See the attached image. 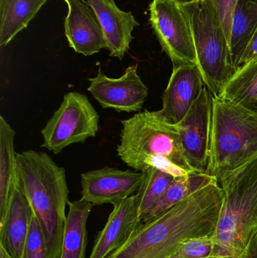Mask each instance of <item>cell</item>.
<instances>
[{
  "label": "cell",
  "instance_id": "cell-1",
  "mask_svg": "<svg viewBox=\"0 0 257 258\" xmlns=\"http://www.w3.org/2000/svg\"><path fill=\"white\" fill-rule=\"evenodd\" d=\"M223 198L218 182L208 185L143 223L123 246L106 258H168L190 239L212 236Z\"/></svg>",
  "mask_w": 257,
  "mask_h": 258
},
{
  "label": "cell",
  "instance_id": "cell-2",
  "mask_svg": "<svg viewBox=\"0 0 257 258\" xmlns=\"http://www.w3.org/2000/svg\"><path fill=\"white\" fill-rule=\"evenodd\" d=\"M122 123L116 150L128 166L143 173L156 168L175 178L198 173L186 159L178 125L158 110L138 112Z\"/></svg>",
  "mask_w": 257,
  "mask_h": 258
},
{
  "label": "cell",
  "instance_id": "cell-3",
  "mask_svg": "<svg viewBox=\"0 0 257 258\" xmlns=\"http://www.w3.org/2000/svg\"><path fill=\"white\" fill-rule=\"evenodd\" d=\"M18 180L45 236L48 258H61L69 188L66 170L47 153H17Z\"/></svg>",
  "mask_w": 257,
  "mask_h": 258
},
{
  "label": "cell",
  "instance_id": "cell-4",
  "mask_svg": "<svg viewBox=\"0 0 257 258\" xmlns=\"http://www.w3.org/2000/svg\"><path fill=\"white\" fill-rule=\"evenodd\" d=\"M220 183L224 198L209 258H238L257 231V157Z\"/></svg>",
  "mask_w": 257,
  "mask_h": 258
},
{
  "label": "cell",
  "instance_id": "cell-5",
  "mask_svg": "<svg viewBox=\"0 0 257 258\" xmlns=\"http://www.w3.org/2000/svg\"><path fill=\"white\" fill-rule=\"evenodd\" d=\"M257 157V113L213 98L209 165L218 183Z\"/></svg>",
  "mask_w": 257,
  "mask_h": 258
},
{
  "label": "cell",
  "instance_id": "cell-6",
  "mask_svg": "<svg viewBox=\"0 0 257 258\" xmlns=\"http://www.w3.org/2000/svg\"><path fill=\"white\" fill-rule=\"evenodd\" d=\"M181 5L191 26L197 65L204 83L213 96H220L236 71L227 38L212 2L201 0Z\"/></svg>",
  "mask_w": 257,
  "mask_h": 258
},
{
  "label": "cell",
  "instance_id": "cell-7",
  "mask_svg": "<svg viewBox=\"0 0 257 258\" xmlns=\"http://www.w3.org/2000/svg\"><path fill=\"white\" fill-rule=\"evenodd\" d=\"M99 129V114L84 94L70 92L42 129V147L54 154L78 143L95 138Z\"/></svg>",
  "mask_w": 257,
  "mask_h": 258
},
{
  "label": "cell",
  "instance_id": "cell-8",
  "mask_svg": "<svg viewBox=\"0 0 257 258\" xmlns=\"http://www.w3.org/2000/svg\"><path fill=\"white\" fill-rule=\"evenodd\" d=\"M149 12V24L174 68L197 64L191 26L181 5L175 0H152Z\"/></svg>",
  "mask_w": 257,
  "mask_h": 258
},
{
  "label": "cell",
  "instance_id": "cell-9",
  "mask_svg": "<svg viewBox=\"0 0 257 258\" xmlns=\"http://www.w3.org/2000/svg\"><path fill=\"white\" fill-rule=\"evenodd\" d=\"M213 98L205 86L188 113L177 124L186 159L198 173H207L209 165Z\"/></svg>",
  "mask_w": 257,
  "mask_h": 258
},
{
  "label": "cell",
  "instance_id": "cell-10",
  "mask_svg": "<svg viewBox=\"0 0 257 258\" xmlns=\"http://www.w3.org/2000/svg\"><path fill=\"white\" fill-rule=\"evenodd\" d=\"M88 91L104 109L117 112H140L149 95V89L137 73V64L125 70L119 78H110L101 68L93 78L89 79Z\"/></svg>",
  "mask_w": 257,
  "mask_h": 258
},
{
  "label": "cell",
  "instance_id": "cell-11",
  "mask_svg": "<svg viewBox=\"0 0 257 258\" xmlns=\"http://www.w3.org/2000/svg\"><path fill=\"white\" fill-rule=\"evenodd\" d=\"M145 174L105 166L81 174V198L94 206L112 204L137 194Z\"/></svg>",
  "mask_w": 257,
  "mask_h": 258
},
{
  "label": "cell",
  "instance_id": "cell-12",
  "mask_svg": "<svg viewBox=\"0 0 257 258\" xmlns=\"http://www.w3.org/2000/svg\"><path fill=\"white\" fill-rule=\"evenodd\" d=\"M107 224L95 239L89 258H106L123 246L143 224L135 194L113 203Z\"/></svg>",
  "mask_w": 257,
  "mask_h": 258
},
{
  "label": "cell",
  "instance_id": "cell-13",
  "mask_svg": "<svg viewBox=\"0 0 257 258\" xmlns=\"http://www.w3.org/2000/svg\"><path fill=\"white\" fill-rule=\"evenodd\" d=\"M68 6L65 36L78 54L91 56L107 49V39L95 11L86 0H64Z\"/></svg>",
  "mask_w": 257,
  "mask_h": 258
},
{
  "label": "cell",
  "instance_id": "cell-14",
  "mask_svg": "<svg viewBox=\"0 0 257 258\" xmlns=\"http://www.w3.org/2000/svg\"><path fill=\"white\" fill-rule=\"evenodd\" d=\"M205 86L197 64L175 67L161 98L160 114L168 122L178 124L199 98Z\"/></svg>",
  "mask_w": 257,
  "mask_h": 258
},
{
  "label": "cell",
  "instance_id": "cell-15",
  "mask_svg": "<svg viewBox=\"0 0 257 258\" xmlns=\"http://www.w3.org/2000/svg\"><path fill=\"white\" fill-rule=\"evenodd\" d=\"M34 214L18 180L6 215L0 221V250L9 258H23L29 227Z\"/></svg>",
  "mask_w": 257,
  "mask_h": 258
},
{
  "label": "cell",
  "instance_id": "cell-16",
  "mask_svg": "<svg viewBox=\"0 0 257 258\" xmlns=\"http://www.w3.org/2000/svg\"><path fill=\"white\" fill-rule=\"evenodd\" d=\"M93 9L107 39L110 56L123 59L134 39L133 30L140 25L132 12H124L114 0H86Z\"/></svg>",
  "mask_w": 257,
  "mask_h": 258
},
{
  "label": "cell",
  "instance_id": "cell-17",
  "mask_svg": "<svg viewBox=\"0 0 257 258\" xmlns=\"http://www.w3.org/2000/svg\"><path fill=\"white\" fill-rule=\"evenodd\" d=\"M15 131L0 116V221L4 218L15 186L18 183Z\"/></svg>",
  "mask_w": 257,
  "mask_h": 258
},
{
  "label": "cell",
  "instance_id": "cell-18",
  "mask_svg": "<svg viewBox=\"0 0 257 258\" xmlns=\"http://www.w3.org/2000/svg\"><path fill=\"white\" fill-rule=\"evenodd\" d=\"M94 205L82 199L69 202L62 245L61 258H85L87 221Z\"/></svg>",
  "mask_w": 257,
  "mask_h": 258
},
{
  "label": "cell",
  "instance_id": "cell-19",
  "mask_svg": "<svg viewBox=\"0 0 257 258\" xmlns=\"http://www.w3.org/2000/svg\"><path fill=\"white\" fill-rule=\"evenodd\" d=\"M48 0H0V46L27 28Z\"/></svg>",
  "mask_w": 257,
  "mask_h": 258
},
{
  "label": "cell",
  "instance_id": "cell-20",
  "mask_svg": "<svg viewBox=\"0 0 257 258\" xmlns=\"http://www.w3.org/2000/svg\"><path fill=\"white\" fill-rule=\"evenodd\" d=\"M257 28V0H239L231 31V57L235 71Z\"/></svg>",
  "mask_w": 257,
  "mask_h": 258
},
{
  "label": "cell",
  "instance_id": "cell-21",
  "mask_svg": "<svg viewBox=\"0 0 257 258\" xmlns=\"http://www.w3.org/2000/svg\"><path fill=\"white\" fill-rule=\"evenodd\" d=\"M215 182H218L217 179L207 173H193L177 177L143 218V223L155 219L183 200Z\"/></svg>",
  "mask_w": 257,
  "mask_h": 258
},
{
  "label": "cell",
  "instance_id": "cell-22",
  "mask_svg": "<svg viewBox=\"0 0 257 258\" xmlns=\"http://www.w3.org/2000/svg\"><path fill=\"white\" fill-rule=\"evenodd\" d=\"M220 96L257 113V60L240 67Z\"/></svg>",
  "mask_w": 257,
  "mask_h": 258
},
{
  "label": "cell",
  "instance_id": "cell-23",
  "mask_svg": "<svg viewBox=\"0 0 257 258\" xmlns=\"http://www.w3.org/2000/svg\"><path fill=\"white\" fill-rule=\"evenodd\" d=\"M144 174L143 183L135 194L142 221L175 179L154 168H149Z\"/></svg>",
  "mask_w": 257,
  "mask_h": 258
},
{
  "label": "cell",
  "instance_id": "cell-24",
  "mask_svg": "<svg viewBox=\"0 0 257 258\" xmlns=\"http://www.w3.org/2000/svg\"><path fill=\"white\" fill-rule=\"evenodd\" d=\"M23 258H48L45 236L35 214L29 227Z\"/></svg>",
  "mask_w": 257,
  "mask_h": 258
},
{
  "label": "cell",
  "instance_id": "cell-25",
  "mask_svg": "<svg viewBox=\"0 0 257 258\" xmlns=\"http://www.w3.org/2000/svg\"><path fill=\"white\" fill-rule=\"evenodd\" d=\"M212 245V236L193 238L184 242L168 258H209Z\"/></svg>",
  "mask_w": 257,
  "mask_h": 258
},
{
  "label": "cell",
  "instance_id": "cell-26",
  "mask_svg": "<svg viewBox=\"0 0 257 258\" xmlns=\"http://www.w3.org/2000/svg\"><path fill=\"white\" fill-rule=\"evenodd\" d=\"M228 42H230L232 21L239 0H211Z\"/></svg>",
  "mask_w": 257,
  "mask_h": 258
},
{
  "label": "cell",
  "instance_id": "cell-27",
  "mask_svg": "<svg viewBox=\"0 0 257 258\" xmlns=\"http://www.w3.org/2000/svg\"><path fill=\"white\" fill-rule=\"evenodd\" d=\"M257 60V28L252 37L251 40L249 42L244 55L241 58L240 67L247 64L250 62Z\"/></svg>",
  "mask_w": 257,
  "mask_h": 258
},
{
  "label": "cell",
  "instance_id": "cell-28",
  "mask_svg": "<svg viewBox=\"0 0 257 258\" xmlns=\"http://www.w3.org/2000/svg\"><path fill=\"white\" fill-rule=\"evenodd\" d=\"M238 258H257V231Z\"/></svg>",
  "mask_w": 257,
  "mask_h": 258
},
{
  "label": "cell",
  "instance_id": "cell-29",
  "mask_svg": "<svg viewBox=\"0 0 257 258\" xmlns=\"http://www.w3.org/2000/svg\"><path fill=\"white\" fill-rule=\"evenodd\" d=\"M175 1L181 3V4H184V3H194V2L201 1V0H175Z\"/></svg>",
  "mask_w": 257,
  "mask_h": 258
},
{
  "label": "cell",
  "instance_id": "cell-30",
  "mask_svg": "<svg viewBox=\"0 0 257 258\" xmlns=\"http://www.w3.org/2000/svg\"><path fill=\"white\" fill-rule=\"evenodd\" d=\"M0 258H9L8 257L7 255H6V254H5L4 251H2V250H0Z\"/></svg>",
  "mask_w": 257,
  "mask_h": 258
}]
</instances>
